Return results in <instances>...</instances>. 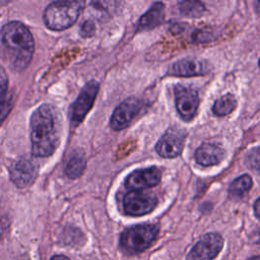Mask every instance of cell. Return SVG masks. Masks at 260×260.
Returning a JSON list of instances; mask_svg holds the SVG:
<instances>
[{"instance_id": "1", "label": "cell", "mask_w": 260, "mask_h": 260, "mask_svg": "<svg viewBox=\"0 0 260 260\" xmlns=\"http://www.w3.org/2000/svg\"><path fill=\"white\" fill-rule=\"evenodd\" d=\"M31 151L36 156H49L60 141V120L57 110L42 105L30 117Z\"/></svg>"}, {"instance_id": "2", "label": "cell", "mask_w": 260, "mask_h": 260, "mask_svg": "<svg viewBox=\"0 0 260 260\" xmlns=\"http://www.w3.org/2000/svg\"><path fill=\"white\" fill-rule=\"evenodd\" d=\"M0 41L9 66L16 71L24 69L31 60L35 48L28 28L18 21L8 22L2 28Z\"/></svg>"}, {"instance_id": "3", "label": "cell", "mask_w": 260, "mask_h": 260, "mask_svg": "<svg viewBox=\"0 0 260 260\" xmlns=\"http://www.w3.org/2000/svg\"><path fill=\"white\" fill-rule=\"evenodd\" d=\"M83 6L84 2L82 1L52 2L44 12L45 24L53 30L66 29L77 20Z\"/></svg>"}, {"instance_id": "4", "label": "cell", "mask_w": 260, "mask_h": 260, "mask_svg": "<svg viewBox=\"0 0 260 260\" xmlns=\"http://www.w3.org/2000/svg\"><path fill=\"white\" fill-rule=\"evenodd\" d=\"M158 232V225L151 223L131 226L121 234L120 247L128 255L142 253L154 243Z\"/></svg>"}, {"instance_id": "5", "label": "cell", "mask_w": 260, "mask_h": 260, "mask_svg": "<svg viewBox=\"0 0 260 260\" xmlns=\"http://www.w3.org/2000/svg\"><path fill=\"white\" fill-rule=\"evenodd\" d=\"M224 245L222 236L218 233L203 235L186 255V260H214Z\"/></svg>"}, {"instance_id": "6", "label": "cell", "mask_w": 260, "mask_h": 260, "mask_svg": "<svg viewBox=\"0 0 260 260\" xmlns=\"http://www.w3.org/2000/svg\"><path fill=\"white\" fill-rule=\"evenodd\" d=\"M98 90L99 83L95 80H90L83 86L76 101L72 104L69 110L70 121L73 126H77L83 121L84 117L92 107Z\"/></svg>"}, {"instance_id": "7", "label": "cell", "mask_w": 260, "mask_h": 260, "mask_svg": "<svg viewBox=\"0 0 260 260\" xmlns=\"http://www.w3.org/2000/svg\"><path fill=\"white\" fill-rule=\"evenodd\" d=\"M124 210L131 216H141L151 212L156 204L157 199L151 193L142 191H130L124 197Z\"/></svg>"}, {"instance_id": "8", "label": "cell", "mask_w": 260, "mask_h": 260, "mask_svg": "<svg viewBox=\"0 0 260 260\" xmlns=\"http://www.w3.org/2000/svg\"><path fill=\"white\" fill-rule=\"evenodd\" d=\"M174 92L176 109L180 117L184 121H191L196 116L199 107V95L197 90L183 85H176Z\"/></svg>"}, {"instance_id": "9", "label": "cell", "mask_w": 260, "mask_h": 260, "mask_svg": "<svg viewBox=\"0 0 260 260\" xmlns=\"http://www.w3.org/2000/svg\"><path fill=\"white\" fill-rule=\"evenodd\" d=\"M142 108V102L135 98H129L121 103L114 111L110 125L113 130H123L128 127Z\"/></svg>"}, {"instance_id": "10", "label": "cell", "mask_w": 260, "mask_h": 260, "mask_svg": "<svg viewBox=\"0 0 260 260\" xmlns=\"http://www.w3.org/2000/svg\"><path fill=\"white\" fill-rule=\"evenodd\" d=\"M186 133L182 130L170 129L157 141L156 152L167 158H173L181 154L185 144Z\"/></svg>"}, {"instance_id": "11", "label": "cell", "mask_w": 260, "mask_h": 260, "mask_svg": "<svg viewBox=\"0 0 260 260\" xmlns=\"http://www.w3.org/2000/svg\"><path fill=\"white\" fill-rule=\"evenodd\" d=\"M160 178L161 172L155 167L137 170L127 177L126 186L131 191H141L156 186L160 182Z\"/></svg>"}, {"instance_id": "12", "label": "cell", "mask_w": 260, "mask_h": 260, "mask_svg": "<svg viewBox=\"0 0 260 260\" xmlns=\"http://www.w3.org/2000/svg\"><path fill=\"white\" fill-rule=\"evenodd\" d=\"M38 176L37 164L27 157L18 159L13 166L10 177L12 182L19 188L29 186Z\"/></svg>"}, {"instance_id": "13", "label": "cell", "mask_w": 260, "mask_h": 260, "mask_svg": "<svg viewBox=\"0 0 260 260\" xmlns=\"http://www.w3.org/2000/svg\"><path fill=\"white\" fill-rule=\"evenodd\" d=\"M209 71L207 65L200 60L184 58L175 62L169 69V74L180 77H190L206 74Z\"/></svg>"}, {"instance_id": "14", "label": "cell", "mask_w": 260, "mask_h": 260, "mask_svg": "<svg viewBox=\"0 0 260 260\" xmlns=\"http://www.w3.org/2000/svg\"><path fill=\"white\" fill-rule=\"evenodd\" d=\"M225 157V150L214 143H203L194 153L196 162L202 167H210L220 164Z\"/></svg>"}, {"instance_id": "15", "label": "cell", "mask_w": 260, "mask_h": 260, "mask_svg": "<svg viewBox=\"0 0 260 260\" xmlns=\"http://www.w3.org/2000/svg\"><path fill=\"white\" fill-rule=\"evenodd\" d=\"M165 19V5L161 2L154 3L139 19L138 30H148L152 29L159 24Z\"/></svg>"}, {"instance_id": "16", "label": "cell", "mask_w": 260, "mask_h": 260, "mask_svg": "<svg viewBox=\"0 0 260 260\" xmlns=\"http://www.w3.org/2000/svg\"><path fill=\"white\" fill-rule=\"evenodd\" d=\"M85 168V157L83 153L74 151L70 153L68 159L65 164V173L70 179L78 178L84 171Z\"/></svg>"}, {"instance_id": "17", "label": "cell", "mask_w": 260, "mask_h": 260, "mask_svg": "<svg viewBox=\"0 0 260 260\" xmlns=\"http://www.w3.org/2000/svg\"><path fill=\"white\" fill-rule=\"evenodd\" d=\"M252 185V178L249 175H242L231 183L229 187V194L234 199L242 198L246 193L249 192Z\"/></svg>"}, {"instance_id": "18", "label": "cell", "mask_w": 260, "mask_h": 260, "mask_svg": "<svg viewBox=\"0 0 260 260\" xmlns=\"http://www.w3.org/2000/svg\"><path fill=\"white\" fill-rule=\"evenodd\" d=\"M237 107V101L231 93H226L215 101L212 112L215 116H225L231 114Z\"/></svg>"}, {"instance_id": "19", "label": "cell", "mask_w": 260, "mask_h": 260, "mask_svg": "<svg viewBox=\"0 0 260 260\" xmlns=\"http://www.w3.org/2000/svg\"><path fill=\"white\" fill-rule=\"evenodd\" d=\"M180 12L187 17H200L205 12V6L201 1H181L178 4Z\"/></svg>"}, {"instance_id": "20", "label": "cell", "mask_w": 260, "mask_h": 260, "mask_svg": "<svg viewBox=\"0 0 260 260\" xmlns=\"http://www.w3.org/2000/svg\"><path fill=\"white\" fill-rule=\"evenodd\" d=\"M246 165L256 173L260 174V146L254 147L246 155Z\"/></svg>"}, {"instance_id": "21", "label": "cell", "mask_w": 260, "mask_h": 260, "mask_svg": "<svg viewBox=\"0 0 260 260\" xmlns=\"http://www.w3.org/2000/svg\"><path fill=\"white\" fill-rule=\"evenodd\" d=\"M7 86H8L7 74H6L5 70L0 66V105L4 102Z\"/></svg>"}, {"instance_id": "22", "label": "cell", "mask_w": 260, "mask_h": 260, "mask_svg": "<svg viewBox=\"0 0 260 260\" xmlns=\"http://www.w3.org/2000/svg\"><path fill=\"white\" fill-rule=\"evenodd\" d=\"M11 108H12V100L11 99H9L7 101H4L0 105V125L5 120L7 115L9 114Z\"/></svg>"}, {"instance_id": "23", "label": "cell", "mask_w": 260, "mask_h": 260, "mask_svg": "<svg viewBox=\"0 0 260 260\" xmlns=\"http://www.w3.org/2000/svg\"><path fill=\"white\" fill-rule=\"evenodd\" d=\"M94 30V26L92 24V22H89V21H86L85 23H83L82 25V28H81V31H82V35L83 36H88V35H91Z\"/></svg>"}, {"instance_id": "24", "label": "cell", "mask_w": 260, "mask_h": 260, "mask_svg": "<svg viewBox=\"0 0 260 260\" xmlns=\"http://www.w3.org/2000/svg\"><path fill=\"white\" fill-rule=\"evenodd\" d=\"M251 242H252L253 245H257V246L260 247V229L256 230V231L253 233Z\"/></svg>"}, {"instance_id": "25", "label": "cell", "mask_w": 260, "mask_h": 260, "mask_svg": "<svg viewBox=\"0 0 260 260\" xmlns=\"http://www.w3.org/2000/svg\"><path fill=\"white\" fill-rule=\"evenodd\" d=\"M253 210H254V215L260 219V197L255 201L253 205Z\"/></svg>"}, {"instance_id": "26", "label": "cell", "mask_w": 260, "mask_h": 260, "mask_svg": "<svg viewBox=\"0 0 260 260\" xmlns=\"http://www.w3.org/2000/svg\"><path fill=\"white\" fill-rule=\"evenodd\" d=\"M50 260H70V259L64 255H56V256L52 257Z\"/></svg>"}, {"instance_id": "27", "label": "cell", "mask_w": 260, "mask_h": 260, "mask_svg": "<svg viewBox=\"0 0 260 260\" xmlns=\"http://www.w3.org/2000/svg\"><path fill=\"white\" fill-rule=\"evenodd\" d=\"M254 8L257 12H260V1H257L254 3Z\"/></svg>"}, {"instance_id": "28", "label": "cell", "mask_w": 260, "mask_h": 260, "mask_svg": "<svg viewBox=\"0 0 260 260\" xmlns=\"http://www.w3.org/2000/svg\"><path fill=\"white\" fill-rule=\"evenodd\" d=\"M247 260H260V255H255V256H252V257L248 258Z\"/></svg>"}, {"instance_id": "29", "label": "cell", "mask_w": 260, "mask_h": 260, "mask_svg": "<svg viewBox=\"0 0 260 260\" xmlns=\"http://www.w3.org/2000/svg\"><path fill=\"white\" fill-rule=\"evenodd\" d=\"M258 63H259V67H260V59H259V62H258Z\"/></svg>"}]
</instances>
